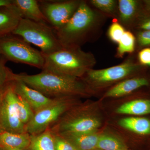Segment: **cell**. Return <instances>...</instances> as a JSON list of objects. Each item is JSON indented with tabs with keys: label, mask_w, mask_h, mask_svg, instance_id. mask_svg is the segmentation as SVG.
Here are the masks:
<instances>
[{
	"label": "cell",
	"mask_w": 150,
	"mask_h": 150,
	"mask_svg": "<svg viewBox=\"0 0 150 150\" xmlns=\"http://www.w3.org/2000/svg\"><path fill=\"white\" fill-rule=\"evenodd\" d=\"M76 97L54 98L53 102L34 113L26 125V132L30 135L40 134L50 129L62 115L75 105Z\"/></svg>",
	"instance_id": "obj_7"
},
{
	"label": "cell",
	"mask_w": 150,
	"mask_h": 150,
	"mask_svg": "<svg viewBox=\"0 0 150 150\" xmlns=\"http://www.w3.org/2000/svg\"><path fill=\"white\" fill-rule=\"evenodd\" d=\"M143 2L145 6L148 9L150 10V0H146L143 1Z\"/></svg>",
	"instance_id": "obj_32"
},
{
	"label": "cell",
	"mask_w": 150,
	"mask_h": 150,
	"mask_svg": "<svg viewBox=\"0 0 150 150\" xmlns=\"http://www.w3.org/2000/svg\"><path fill=\"white\" fill-rule=\"evenodd\" d=\"M115 57L122 59L125 54H132L136 51V38L134 33L126 30L118 43Z\"/></svg>",
	"instance_id": "obj_22"
},
{
	"label": "cell",
	"mask_w": 150,
	"mask_h": 150,
	"mask_svg": "<svg viewBox=\"0 0 150 150\" xmlns=\"http://www.w3.org/2000/svg\"><path fill=\"white\" fill-rule=\"evenodd\" d=\"M96 149L101 150H127L126 144L117 137L108 135H100Z\"/></svg>",
	"instance_id": "obj_23"
},
{
	"label": "cell",
	"mask_w": 150,
	"mask_h": 150,
	"mask_svg": "<svg viewBox=\"0 0 150 150\" xmlns=\"http://www.w3.org/2000/svg\"><path fill=\"white\" fill-rule=\"evenodd\" d=\"M7 60L0 56V87L8 83L11 81L12 72L6 66Z\"/></svg>",
	"instance_id": "obj_28"
},
{
	"label": "cell",
	"mask_w": 150,
	"mask_h": 150,
	"mask_svg": "<svg viewBox=\"0 0 150 150\" xmlns=\"http://www.w3.org/2000/svg\"><path fill=\"white\" fill-rule=\"evenodd\" d=\"M12 2L21 14L22 18L48 24L47 19L40 9L38 1L12 0Z\"/></svg>",
	"instance_id": "obj_15"
},
{
	"label": "cell",
	"mask_w": 150,
	"mask_h": 150,
	"mask_svg": "<svg viewBox=\"0 0 150 150\" xmlns=\"http://www.w3.org/2000/svg\"><path fill=\"white\" fill-rule=\"evenodd\" d=\"M12 0H0V8L11 4Z\"/></svg>",
	"instance_id": "obj_31"
},
{
	"label": "cell",
	"mask_w": 150,
	"mask_h": 150,
	"mask_svg": "<svg viewBox=\"0 0 150 150\" xmlns=\"http://www.w3.org/2000/svg\"><path fill=\"white\" fill-rule=\"evenodd\" d=\"M43 55L45 63L42 70L78 78L93 69L97 62L92 53L83 51L80 47H63L54 53Z\"/></svg>",
	"instance_id": "obj_3"
},
{
	"label": "cell",
	"mask_w": 150,
	"mask_h": 150,
	"mask_svg": "<svg viewBox=\"0 0 150 150\" xmlns=\"http://www.w3.org/2000/svg\"><path fill=\"white\" fill-rule=\"evenodd\" d=\"M12 80L21 81L51 98L85 96L89 93L81 78L58 74L46 70L34 75L12 72L11 81Z\"/></svg>",
	"instance_id": "obj_2"
},
{
	"label": "cell",
	"mask_w": 150,
	"mask_h": 150,
	"mask_svg": "<svg viewBox=\"0 0 150 150\" xmlns=\"http://www.w3.org/2000/svg\"><path fill=\"white\" fill-rule=\"evenodd\" d=\"M12 34L37 46L44 55L52 54L63 48L54 29L48 23L22 18Z\"/></svg>",
	"instance_id": "obj_5"
},
{
	"label": "cell",
	"mask_w": 150,
	"mask_h": 150,
	"mask_svg": "<svg viewBox=\"0 0 150 150\" xmlns=\"http://www.w3.org/2000/svg\"><path fill=\"white\" fill-rule=\"evenodd\" d=\"M7 84L0 87V103H1V100L3 93H4V91L5 88ZM0 130H1V128H0Z\"/></svg>",
	"instance_id": "obj_33"
},
{
	"label": "cell",
	"mask_w": 150,
	"mask_h": 150,
	"mask_svg": "<svg viewBox=\"0 0 150 150\" xmlns=\"http://www.w3.org/2000/svg\"><path fill=\"white\" fill-rule=\"evenodd\" d=\"M89 4L102 13L108 18L118 20V1L116 0H89Z\"/></svg>",
	"instance_id": "obj_21"
},
{
	"label": "cell",
	"mask_w": 150,
	"mask_h": 150,
	"mask_svg": "<svg viewBox=\"0 0 150 150\" xmlns=\"http://www.w3.org/2000/svg\"><path fill=\"white\" fill-rule=\"evenodd\" d=\"M14 92L8 83L0 103V128L10 133H27L26 126L20 120L14 104Z\"/></svg>",
	"instance_id": "obj_10"
},
{
	"label": "cell",
	"mask_w": 150,
	"mask_h": 150,
	"mask_svg": "<svg viewBox=\"0 0 150 150\" xmlns=\"http://www.w3.org/2000/svg\"><path fill=\"white\" fill-rule=\"evenodd\" d=\"M144 8L143 2L137 0H118L117 21L126 30L131 31Z\"/></svg>",
	"instance_id": "obj_12"
},
{
	"label": "cell",
	"mask_w": 150,
	"mask_h": 150,
	"mask_svg": "<svg viewBox=\"0 0 150 150\" xmlns=\"http://www.w3.org/2000/svg\"><path fill=\"white\" fill-rule=\"evenodd\" d=\"M13 100L20 120L26 126L33 117L34 112L29 105L15 92Z\"/></svg>",
	"instance_id": "obj_24"
},
{
	"label": "cell",
	"mask_w": 150,
	"mask_h": 150,
	"mask_svg": "<svg viewBox=\"0 0 150 150\" xmlns=\"http://www.w3.org/2000/svg\"><path fill=\"white\" fill-rule=\"evenodd\" d=\"M0 150H24L22 149H13V148L3 147H0Z\"/></svg>",
	"instance_id": "obj_34"
},
{
	"label": "cell",
	"mask_w": 150,
	"mask_h": 150,
	"mask_svg": "<svg viewBox=\"0 0 150 150\" xmlns=\"http://www.w3.org/2000/svg\"><path fill=\"white\" fill-rule=\"evenodd\" d=\"M0 56L7 61L25 64L43 69L45 59L41 51L13 34L0 37Z\"/></svg>",
	"instance_id": "obj_6"
},
{
	"label": "cell",
	"mask_w": 150,
	"mask_h": 150,
	"mask_svg": "<svg viewBox=\"0 0 150 150\" xmlns=\"http://www.w3.org/2000/svg\"><path fill=\"white\" fill-rule=\"evenodd\" d=\"M108 18L88 1L81 0L69 21L54 31L62 47L81 48L86 43L95 42L100 37Z\"/></svg>",
	"instance_id": "obj_1"
},
{
	"label": "cell",
	"mask_w": 150,
	"mask_h": 150,
	"mask_svg": "<svg viewBox=\"0 0 150 150\" xmlns=\"http://www.w3.org/2000/svg\"><path fill=\"white\" fill-rule=\"evenodd\" d=\"M137 57L140 64L150 67V48L141 49L138 52Z\"/></svg>",
	"instance_id": "obj_30"
},
{
	"label": "cell",
	"mask_w": 150,
	"mask_h": 150,
	"mask_svg": "<svg viewBox=\"0 0 150 150\" xmlns=\"http://www.w3.org/2000/svg\"><path fill=\"white\" fill-rule=\"evenodd\" d=\"M81 0L38 1L40 9L54 30L68 22L74 14Z\"/></svg>",
	"instance_id": "obj_9"
},
{
	"label": "cell",
	"mask_w": 150,
	"mask_h": 150,
	"mask_svg": "<svg viewBox=\"0 0 150 150\" xmlns=\"http://www.w3.org/2000/svg\"><path fill=\"white\" fill-rule=\"evenodd\" d=\"M59 134L70 142L77 150L96 149L100 135L96 132L88 134L66 133Z\"/></svg>",
	"instance_id": "obj_16"
},
{
	"label": "cell",
	"mask_w": 150,
	"mask_h": 150,
	"mask_svg": "<svg viewBox=\"0 0 150 150\" xmlns=\"http://www.w3.org/2000/svg\"><path fill=\"white\" fill-rule=\"evenodd\" d=\"M119 125L124 129L140 135L150 134V120L143 117H131L123 118Z\"/></svg>",
	"instance_id": "obj_19"
},
{
	"label": "cell",
	"mask_w": 150,
	"mask_h": 150,
	"mask_svg": "<svg viewBox=\"0 0 150 150\" xmlns=\"http://www.w3.org/2000/svg\"><path fill=\"white\" fill-rule=\"evenodd\" d=\"M147 67L140 64L135 52L129 56L119 64L113 67L89 70L81 79L91 91L99 90L119 83L124 80L135 76Z\"/></svg>",
	"instance_id": "obj_4"
},
{
	"label": "cell",
	"mask_w": 150,
	"mask_h": 150,
	"mask_svg": "<svg viewBox=\"0 0 150 150\" xmlns=\"http://www.w3.org/2000/svg\"><path fill=\"white\" fill-rule=\"evenodd\" d=\"M148 78L134 76L124 80L110 88L104 95L105 97L117 98L130 94L137 90L149 85Z\"/></svg>",
	"instance_id": "obj_13"
},
{
	"label": "cell",
	"mask_w": 150,
	"mask_h": 150,
	"mask_svg": "<svg viewBox=\"0 0 150 150\" xmlns=\"http://www.w3.org/2000/svg\"><path fill=\"white\" fill-rule=\"evenodd\" d=\"M126 31V29L117 21H114L108 28V36L112 42L118 44Z\"/></svg>",
	"instance_id": "obj_26"
},
{
	"label": "cell",
	"mask_w": 150,
	"mask_h": 150,
	"mask_svg": "<svg viewBox=\"0 0 150 150\" xmlns=\"http://www.w3.org/2000/svg\"><path fill=\"white\" fill-rule=\"evenodd\" d=\"M93 150H101L98 149H95Z\"/></svg>",
	"instance_id": "obj_35"
},
{
	"label": "cell",
	"mask_w": 150,
	"mask_h": 150,
	"mask_svg": "<svg viewBox=\"0 0 150 150\" xmlns=\"http://www.w3.org/2000/svg\"><path fill=\"white\" fill-rule=\"evenodd\" d=\"M22 18L12 2L11 4L0 8V37L12 34Z\"/></svg>",
	"instance_id": "obj_14"
},
{
	"label": "cell",
	"mask_w": 150,
	"mask_h": 150,
	"mask_svg": "<svg viewBox=\"0 0 150 150\" xmlns=\"http://www.w3.org/2000/svg\"><path fill=\"white\" fill-rule=\"evenodd\" d=\"M100 126L97 118L89 115L81 108L72 107L50 129L54 134H88L96 132Z\"/></svg>",
	"instance_id": "obj_8"
},
{
	"label": "cell",
	"mask_w": 150,
	"mask_h": 150,
	"mask_svg": "<svg viewBox=\"0 0 150 150\" xmlns=\"http://www.w3.org/2000/svg\"><path fill=\"white\" fill-rule=\"evenodd\" d=\"M135 35L136 51L137 49L140 51L144 48H150V30L137 31L135 32Z\"/></svg>",
	"instance_id": "obj_27"
},
{
	"label": "cell",
	"mask_w": 150,
	"mask_h": 150,
	"mask_svg": "<svg viewBox=\"0 0 150 150\" xmlns=\"http://www.w3.org/2000/svg\"><path fill=\"white\" fill-rule=\"evenodd\" d=\"M53 134L55 150H77L71 143L64 137L59 134L54 133Z\"/></svg>",
	"instance_id": "obj_29"
},
{
	"label": "cell",
	"mask_w": 150,
	"mask_h": 150,
	"mask_svg": "<svg viewBox=\"0 0 150 150\" xmlns=\"http://www.w3.org/2000/svg\"><path fill=\"white\" fill-rule=\"evenodd\" d=\"M117 113L143 115L150 113V100L137 99L121 105L116 109Z\"/></svg>",
	"instance_id": "obj_18"
},
{
	"label": "cell",
	"mask_w": 150,
	"mask_h": 150,
	"mask_svg": "<svg viewBox=\"0 0 150 150\" xmlns=\"http://www.w3.org/2000/svg\"><path fill=\"white\" fill-rule=\"evenodd\" d=\"M30 150H55L54 134L50 129L40 134L30 135Z\"/></svg>",
	"instance_id": "obj_20"
},
{
	"label": "cell",
	"mask_w": 150,
	"mask_h": 150,
	"mask_svg": "<svg viewBox=\"0 0 150 150\" xmlns=\"http://www.w3.org/2000/svg\"><path fill=\"white\" fill-rule=\"evenodd\" d=\"M9 83L14 92L29 105L34 113L46 107L54 100V98L48 97L21 81L12 80Z\"/></svg>",
	"instance_id": "obj_11"
},
{
	"label": "cell",
	"mask_w": 150,
	"mask_h": 150,
	"mask_svg": "<svg viewBox=\"0 0 150 150\" xmlns=\"http://www.w3.org/2000/svg\"><path fill=\"white\" fill-rule=\"evenodd\" d=\"M149 30H150V10L147 8L144 4L142 13L134 25L131 32Z\"/></svg>",
	"instance_id": "obj_25"
},
{
	"label": "cell",
	"mask_w": 150,
	"mask_h": 150,
	"mask_svg": "<svg viewBox=\"0 0 150 150\" xmlns=\"http://www.w3.org/2000/svg\"><path fill=\"white\" fill-rule=\"evenodd\" d=\"M30 143L28 133L16 134L0 130V147L24 150L29 148Z\"/></svg>",
	"instance_id": "obj_17"
}]
</instances>
